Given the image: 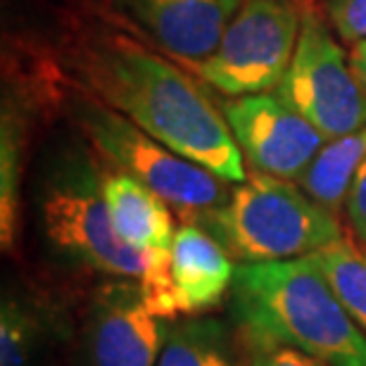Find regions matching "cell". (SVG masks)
Segmentation results:
<instances>
[{
  "instance_id": "1",
  "label": "cell",
  "mask_w": 366,
  "mask_h": 366,
  "mask_svg": "<svg viewBox=\"0 0 366 366\" xmlns=\"http://www.w3.org/2000/svg\"><path fill=\"white\" fill-rule=\"evenodd\" d=\"M93 81L109 105L177 155L229 183L247 179L226 117L174 64L117 36L95 55Z\"/></svg>"
},
{
  "instance_id": "2",
  "label": "cell",
  "mask_w": 366,
  "mask_h": 366,
  "mask_svg": "<svg viewBox=\"0 0 366 366\" xmlns=\"http://www.w3.org/2000/svg\"><path fill=\"white\" fill-rule=\"evenodd\" d=\"M231 312L245 340L297 350L326 366H366V335L312 254L238 264Z\"/></svg>"
},
{
  "instance_id": "3",
  "label": "cell",
  "mask_w": 366,
  "mask_h": 366,
  "mask_svg": "<svg viewBox=\"0 0 366 366\" xmlns=\"http://www.w3.org/2000/svg\"><path fill=\"white\" fill-rule=\"evenodd\" d=\"M39 217L48 243L67 259L98 274L136 281L159 319L179 317L169 254H148L114 231L105 202V179L89 155L69 150L50 167L39 193Z\"/></svg>"
},
{
  "instance_id": "4",
  "label": "cell",
  "mask_w": 366,
  "mask_h": 366,
  "mask_svg": "<svg viewBox=\"0 0 366 366\" xmlns=\"http://www.w3.org/2000/svg\"><path fill=\"white\" fill-rule=\"evenodd\" d=\"M190 224L209 231L240 264L310 257L342 238L331 209L290 181L262 172L233 183L224 207Z\"/></svg>"
},
{
  "instance_id": "5",
  "label": "cell",
  "mask_w": 366,
  "mask_h": 366,
  "mask_svg": "<svg viewBox=\"0 0 366 366\" xmlns=\"http://www.w3.org/2000/svg\"><path fill=\"white\" fill-rule=\"evenodd\" d=\"M74 117L93 148L109 164H114L119 174L141 181L188 222L229 202V181L177 155L136 127L119 109L93 100H79Z\"/></svg>"
},
{
  "instance_id": "6",
  "label": "cell",
  "mask_w": 366,
  "mask_h": 366,
  "mask_svg": "<svg viewBox=\"0 0 366 366\" xmlns=\"http://www.w3.org/2000/svg\"><path fill=\"white\" fill-rule=\"evenodd\" d=\"M302 17L292 0H247L207 60L193 62L204 81L226 95L276 91L295 55Z\"/></svg>"
},
{
  "instance_id": "7",
  "label": "cell",
  "mask_w": 366,
  "mask_h": 366,
  "mask_svg": "<svg viewBox=\"0 0 366 366\" xmlns=\"http://www.w3.org/2000/svg\"><path fill=\"white\" fill-rule=\"evenodd\" d=\"M274 95L317 127L326 141L366 127V89L317 12L302 14L295 55Z\"/></svg>"
},
{
  "instance_id": "8",
  "label": "cell",
  "mask_w": 366,
  "mask_h": 366,
  "mask_svg": "<svg viewBox=\"0 0 366 366\" xmlns=\"http://www.w3.org/2000/svg\"><path fill=\"white\" fill-rule=\"evenodd\" d=\"M224 117L243 157L276 179L302 181L328 143L302 114L269 93L226 102Z\"/></svg>"
},
{
  "instance_id": "9",
  "label": "cell",
  "mask_w": 366,
  "mask_h": 366,
  "mask_svg": "<svg viewBox=\"0 0 366 366\" xmlns=\"http://www.w3.org/2000/svg\"><path fill=\"white\" fill-rule=\"evenodd\" d=\"M167 321L145 305L136 281L102 285L84 331V366H155Z\"/></svg>"
},
{
  "instance_id": "10",
  "label": "cell",
  "mask_w": 366,
  "mask_h": 366,
  "mask_svg": "<svg viewBox=\"0 0 366 366\" xmlns=\"http://www.w3.org/2000/svg\"><path fill=\"white\" fill-rule=\"evenodd\" d=\"M152 39L186 62H202L222 43L240 0H117Z\"/></svg>"
},
{
  "instance_id": "11",
  "label": "cell",
  "mask_w": 366,
  "mask_h": 366,
  "mask_svg": "<svg viewBox=\"0 0 366 366\" xmlns=\"http://www.w3.org/2000/svg\"><path fill=\"white\" fill-rule=\"evenodd\" d=\"M233 257L202 226L186 222L177 231L169 254V272L179 314L202 317L217 310L233 288Z\"/></svg>"
},
{
  "instance_id": "12",
  "label": "cell",
  "mask_w": 366,
  "mask_h": 366,
  "mask_svg": "<svg viewBox=\"0 0 366 366\" xmlns=\"http://www.w3.org/2000/svg\"><path fill=\"white\" fill-rule=\"evenodd\" d=\"M105 202L114 231L129 245L148 254L172 252L174 219L169 204L157 193L127 174H112L105 179Z\"/></svg>"
},
{
  "instance_id": "13",
  "label": "cell",
  "mask_w": 366,
  "mask_h": 366,
  "mask_svg": "<svg viewBox=\"0 0 366 366\" xmlns=\"http://www.w3.org/2000/svg\"><path fill=\"white\" fill-rule=\"evenodd\" d=\"M155 366H247L229 326L212 317H188L167 326Z\"/></svg>"
},
{
  "instance_id": "14",
  "label": "cell",
  "mask_w": 366,
  "mask_h": 366,
  "mask_svg": "<svg viewBox=\"0 0 366 366\" xmlns=\"http://www.w3.org/2000/svg\"><path fill=\"white\" fill-rule=\"evenodd\" d=\"M312 259L319 264L335 295L366 335V250L342 236L324 250L314 252Z\"/></svg>"
},
{
  "instance_id": "15",
  "label": "cell",
  "mask_w": 366,
  "mask_h": 366,
  "mask_svg": "<svg viewBox=\"0 0 366 366\" xmlns=\"http://www.w3.org/2000/svg\"><path fill=\"white\" fill-rule=\"evenodd\" d=\"M21 177V127L14 112H3L0 122V243L10 252L17 240Z\"/></svg>"
},
{
  "instance_id": "16",
  "label": "cell",
  "mask_w": 366,
  "mask_h": 366,
  "mask_svg": "<svg viewBox=\"0 0 366 366\" xmlns=\"http://www.w3.org/2000/svg\"><path fill=\"white\" fill-rule=\"evenodd\" d=\"M41 319L26 300L5 292L0 305V366H31Z\"/></svg>"
},
{
  "instance_id": "17",
  "label": "cell",
  "mask_w": 366,
  "mask_h": 366,
  "mask_svg": "<svg viewBox=\"0 0 366 366\" xmlns=\"http://www.w3.org/2000/svg\"><path fill=\"white\" fill-rule=\"evenodd\" d=\"M328 14L340 39L350 43L366 41V0H328Z\"/></svg>"
},
{
  "instance_id": "18",
  "label": "cell",
  "mask_w": 366,
  "mask_h": 366,
  "mask_svg": "<svg viewBox=\"0 0 366 366\" xmlns=\"http://www.w3.org/2000/svg\"><path fill=\"white\" fill-rule=\"evenodd\" d=\"M247 345V366H326L312 357H307L297 350L272 345V342H252L245 340Z\"/></svg>"
},
{
  "instance_id": "19",
  "label": "cell",
  "mask_w": 366,
  "mask_h": 366,
  "mask_svg": "<svg viewBox=\"0 0 366 366\" xmlns=\"http://www.w3.org/2000/svg\"><path fill=\"white\" fill-rule=\"evenodd\" d=\"M345 209L352 224L355 236L360 238V243L366 250V157L357 169L352 183H350L347 197H345Z\"/></svg>"
},
{
  "instance_id": "20",
  "label": "cell",
  "mask_w": 366,
  "mask_h": 366,
  "mask_svg": "<svg viewBox=\"0 0 366 366\" xmlns=\"http://www.w3.org/2000/svg\"><path fill=\"white\" fill-rule=\"evenodd\" d=\"M352 69H355V74L357 79H360V84L366 89V41H360V43H355V48H352Z\"/></svg>"
}]
</instances>
